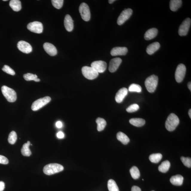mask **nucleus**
Returning <instances> with one entry per match:
<instances>
[{
	"instance_id": "nucleus-1",
	"label": "nucleus",
	"mask_w": 191,
	"mask_h": 191,
	"mask_svg": "<svg viewBox=\"0 0 191 191\" xmlns=\"http://www.w3.org/2000/svg\"><path fill=\"white\" fill-rule=\"evenodd\" d=\"M179 120L178 117L174 113H171L168 117L165 123V127L168 131L172 132L178 126Z\"/></svg>"
},
{
	"instance_id": "nucleus-2",
	"label": "nucleus",
	"mask_w": 191,
	"mask_h": 191,
	"mask_svg": "<svg viewBox=\"0 0 191 191\" xmlns=\"http://www.w3.org/2000/svg\"><path fill=\"white\" fill-rule=\"evenodd\" d=\"M64 167L62 165L58 164H50L44 167L43 172L48 175L55 174L62 171Z\"/></svg>"
},
{
	"instance_id": "nucleus-3",
	"label": "nucleus",
	"mask_w": 191,
	"mask_h": 191,
	"mask_svg": "<svg viewBox=\"0 0 191 191\" xmlns=\"http://www.w3.org/2000/svg\"><path fill=\"white\" fill-rule=\"evenodd\" d=\"M158 82V78L155 75H152L148 77L145 82V85L148 91L153 93L157 88Z\"/></svg>"
},
{
	"instance_id": "nucleus-4",
	"label": "nucleus",
	"mask_w": 191,
	"mask_h": 191,
	"mask_svg": "<svg viewBox=\"0 0 191 191\" xmlns=\"http://www.w3.org/2000/svg\"><path fill=\"white\" fill-rule=\"evenodd\" d=\"M1 90L3 96L9 102H13L16 101V93L14 90L7 86H3L1 87Z\"/></svg>"
},
{
	"instance_id": "nucleus-5",
	"label": "nucleus",
	"mask_w": 191,
	"mask_h": 191,
	"mask_svg": "<svg viewBox=\"0 0 191 191\" xmlns=\"http://www.w3.org/2000/svg\"><path fill=\"white\" fill-rule=\"evenodd\" d=\"M51 98L49 96H46L43 98H40L35 101L32 103L31 109L33 111H37L44 107L51 101Z\"/></svg>"
},
{
	"instance_id": "nucleus-6",
	"label": "nucleus",
	"mask_w": 191,
	"mask_h": 191,
	"mask_svg": "<svg viewBox=\"0 0 191 191\" xmlns=\"http://www.w3.org/2000/svg\"><path fill=\"white\" fill-rule=\"evenodd\" d=\"M82 72L85 77L88 80H93L97 78L98 73L91 67L84 66L82 68Z\"/></svg>"
},
{
	"instance_id": "nucleus-7",
	"label": "nucleus",
	"mask_w": 191,
	"mask_h": 191,
	"mask_svg": "<svg viewBox=\"0 0 191 191\" xmlns=\"http://www.w3.org/2000/svg\"><path fill=\"white\" fill-rule=\"evenodd\" d=\"M186 72V66L181 63L177 66L175 71V80L177 82L180 83L184 80Z\"/></svg>"
},
{
	"instance_id": "nucleus-8",
	"label": "nucleus",
	"mask_w": 191,
	"mask_h": 191,
	"mask_svg": "<svg viewBox=\"0 0 191 191\" xmlns=\"http://www.w3.org/2000/svg\"><path fill=\"white\" fill-rule=\"evenodd\" d=\"M79 11L83 20L85 21L90 20V11L89 7L86 3H83L81 4L79 7Z\"/></svg>"
},
{
	"instance_id": "nucleus-9",
	"label": "nucleus",
	"mask_w": 191,
	"mask_h": 191,
	"mask_svg": "<svg viewBox=\"0 0 191 191\" xmlns=\"http://www.w3.org/2000/svg\"><path fill=\"white\" fill-rule=\"evenodd\" d=\"M133 11L131 9H125L121 13L117 20V24L119 25H121L128 20L132 16Z\"/></svg>"
},
{
	"instance_id": "nucleus-10",
	"label": "nucleus",
	"mask_w": 191,
	"mask_h": 191,
	"mask_svg": "<svg viewBox=\"0 0 191 191\" xmlns=\"http://www.w3.org/2000/svg\"><path fill=\"white\" fill-rule=\"evenodd\" d=\"M27 28L30 31L38 34L41 33L43 30L42 23L38 21L29 23L27 26Z\"/></svg>"
},
{
	"instance_id": "nucleus-11",
	"label": "nucleus",
	"mask_w": 191,
	"mask_h": 191,
	"mask_svg": "<svg viewBox=\"0 0 191 191\" xmlns=\"http://www.w3.org/2000/svg\"><path fill=\"white\" fill-rule=\"evenodd\" d=\"M191 20L190 18H187L183 21L178 30V33L181 36H185L188 34L191 25Z\"/></svg>"
},
{
	"instance_id": "nucleus-12",
	"label": "nucleus",
	"mask_w": 191,
	"mask_h": 191,
	"mask_svg": "<svg viewBox=\"0 0 191 191\" xmlns=\"http://www.w3.org/2000/svg\"><path fill=\"white\" fill-rule=\"evenodd\" d=\"M107 67V63L105 62L102 61H94L91 64V67L98 73H102L105 72Z\"/></svg>"
},
{
	"instance_id": "nucleus-13",
	"label": "nucleus",
	"mask_w": 191,
	"mask_h": 191,
	"mask_svg": "<svg viewBox=\"0 0 191 191\" xmlns=\"http://www.w3.org/2000/svg\"><path fill=\"white\" fill-rule=\"evenodd\" d=\"M17 47L19 50L23 53L29 54L32 51V46L25 41H19L17 43Z\"/></svg>"
},
{
	"instance_id": "nucleus-14",
	"label": "nucleus",
	"mask_w": 191,
	"mask_h": 191,
	"mask_svg": "<svg viewBox=\"0 0 191 191\" xmlns=\"http://www.w3.org/2000/svg\"><path fill=\"white\" fill-rule=\"evenodd\" d=\"M122 62V59L120 58H115L111 60L109 62V70L111 73L115 72Z\"/></svg>"
},
{
	"instance_id": "nucleus-15",
	"label": "nucleus",
	"mask_w": 191,
	"mask_h": 191,
	"mask_svg": "<svg viewBox=\"0 0 191 191\" xmlns=\"http://www.w3.org/2000/svg\"><path fill=\"white\" fill-rule=\"evenodd\" d=\"M43 48L45 51L51 56H55L57 55V51L56 48L53 44L46 42L43 45Z\"/></svg>"
},
{
	"instance_id": "nucleus-16",
	"label": "nucleus",
	"mask_w": 191,
	"mask_h": 191,
	"mask_svg": "<svg viewBox=\"0 0 191 191\" xmlns=\"http://www.w3.org/2000/svg\"><path fill=\"white\" fill-rule=\"evenodd\" d=\"M128 94V90L126 88H123L120 89L117 92L115 97L116 101L120 103Z\"/></svg>"
},
{
	"instance_id": "nucleus-17",
	"label": "nucleus",
	"mask_w": 191,
	"mask_h": 191,
	"mask_svg": "<svg viewBox=\"0 0 191 191\" xmlns=\"http://www.w3.org/2000/svg\"><path fill=\"white\" fill-rule=\"evenodd\" d=\"M128 52L127 48L125 47H116L113 48L111 52L112 56L126 55Z\"/></svg>"
},
{
	"instance_id": "nucleus-18",
	"label": "nucleus",
	"mask_w": 191,
	"mask_h": 191,
	"mask_svg": "<svg viewBox=\"0 0 191 191\" xmlns=\"http://www.w3.org/2000/svg\"><path fill=\"white\" fill-rule=\"evenodd\" d=\"M64 26L65 29L69 32L72 31L74 28L73 21L72 17L69 15H67L65 17Z\"/></svg>"
},
{
	"instance_id": "nucleus-19",
	"label": "nucleus",
	"mask_w": 191,
	"mask_h": 191,
	"mask_svg": "<svg viewBox=\"0 0 191 191\" xmlns=\"http://www.w3.org/2000/svg\"><path fill=\"white\" fill-rule=\"evenodd\" d=\"M158 30L156 28L148 30L144 34V38L146 40H150L155 38L158 33Z\"/></svg>"
},
{
	"instance_id": "nucleus-20",
	"label": "nucleus",
	"mask_w": 191,
	"mask_h": 191,
	"mask_svg": "<svg viewBox=\"0 0 191 191\" xmlns=\"http://www.w3.org/2000/svg\"><path fill=\"white\" fill-rule=\"evenodd\" d=\"M161 45L159 42H154L150 44L146 48V51L148 54L151 55L153 54L159 49Z\"/></svg>"
},
{
	"instance_id": "nucleus-21",
	"label": "nucleus",
	"mask_w": 191,
	"mask_h": 191,
	"mask_svg": "<svg viewBox=\"0 0 191 191\" xmlns=\"http://www.w3.org/2000/svg\"><path fill=\"white\" fill-rule=\"evenodd\" d=\"M184 178L182 175H177L171 177L170 181L173 185L175 186H181L182 185Z\"/></svg>"
},
{
	"instance_id": "nucleus-22",
	"label": "nucleus",
	"mask_w": 191,
	"mask_h": 191,
	"mask_svg": "<svg viewBox=\"0 0 191 191\" xmlns=\"http://www.w3.org/2000/svg\"><path fill=\"white\" fill-rule=\"evenodd\" d=\"M182 4V1L181 0H171L170 1L169 7L171 10L175 11L180 8Z\"/></svg>"
},
{
	"instance_id": "nucleus-23",
	"label": "nucleus",
	"mask_w": 191,
	"mask_h": 191,
	"mask_svg": "<svg viewBox=\"0 0 191 191\" xmlns=\"http://www.w3.org/2000/svg\"><path fill=\"white\" fill-rule=\"evenodd\" d=\"M9 6L15 11H20L22 8L21 1L19 0H11L10 1Z\"/></svg>"
},
{
	"instance_id": "nucleus-24",
	"label": "nucleus",
	"mask_w": 191,
	"mask_h": 191,
	"mask_svg": "<svg viewBox=\"0 0 191 191\" xmlns=\"http://www.w3.org/2000/svg\"><path fill=\"white\" fill-rule=\"evenodd\" d=\"M30 145V142L29 141L23 145L21 149V153L23 155L26 157H29L31 155L32 153L29 148Z\"/></svg>"
},
{
	"instance_id": "nucleus-25",
	"label": "nucleus",
	"mask_w": 191,
	"mask_h": 191,
	"mask_svg": "<svg viewBox=\"0 0 191 191\" xmlns=\"http://www.w3.org/2000/svg\"><path fill=\"white\" fill-rule=\"evenodd\" d=\"M117 140L123 144H127L130 142V139L128 136L122 132H119L117 133Z\"/></svg>"
},
{
	"instance_id": "nucleus-26",
	"label": "nucleus",
	"mask_w": 191,
	"mask_h": 191,
	"mask_svg": "<svg viewBox=\"0 0 191 191\" xmlns=\"http://www.w3.org/2000/svg\"><path fill=\"white\" fill-rule=\"evenodd\" d=\"M131 124L136 127H141L145 124L146 121L142 118H134L131 119L129 121Z\"/></svg>"
},
{
	"instance_id": "nucleus-27",
	"label": "nucleus",
	"mask_w": 191,
	"mask_h": 191,
	"mask_svg": "<svg viewBox=\"0 0 191 191\" xmlns=\"http://www.w3.org/2000/svg\"><path fill=\"white\" fill-rule=\"evenodd\" d=\"M170 163L169 161H164L158 167V169L162 173L166 172L168 171L170 167Z\"/></svg>"
},
{
	"instance_id": "nucleus-28",
	"label": "nucleus",
	"mask_w": 191,
	"mask_h": 191,
	"mask_svg": "<svg viewBox=\"0 0 191 191\" xmlns=\"http://www.w3.org/2000/svg\"><path fill=\"white\" fill-rule=\"evenodd\" d=\"M96 122L97 124V129L98 132L103 130L107 124L105 120L101 117H98L96 119Z\"/></svg>"
},
{
	"instance_id": "nucleus-29",
	"label": "nucleus",
	"mask_w": 191,
	"mask_h": 191,
	"mask_svg": "<svg viewBox=\"0 0 191 191\" xmlns=\"http://www.w3.org/2000/svg\"><path fill=\"white\" fill-rule=\"evenodd\" d=\"M108 188L109 191H119L118 186L113 179H110L108 181Z\"/></svg>"
},
{
	"instance_id": "nucleus-30",
	"label": "nucleus",
	"mask_w": 191,
	"mask_h": 191,
	"mask_svg": "<svg viewBox=\"0 0 191 191\" xmlns=\"http://www.w3.org/2000/svg\"><path fill=\"white\" fill-rule=\"evenodd\" d=\"M162 158V155L160 153L153 154L150 155L149 159L150 161L154 163H158L161 161Z\"/></svg>"
},
{
	"instance_id": "nucleus-31",
	"label": "nucleus",
	"mask_w": 191,
	"mask_h": 191,
	"mask_svg": "<svg viewBox=\"0 0 191 191\" xmlns=\"http://www.w3.org/2000/svg\"><path fill=\"white\" fill-rule=\"evenodd\" d=\"M130 171L131 175L133 179H136L139 178L140 173L139 170L137 167L134 166L130 169Z\"/></svg>"
},
{
	"instance_id": "nucleus-32",
	"label": "nucleus",
	"mask_w": 191,
	"mask_h": 191,
	"mask_svg": "<svg viewBox=\"0 0 191 191\" xmlns=\"http://www.w3.org/2000/svg\"><path fill=\"white\" fill-rule=\"evenodd\" d=\"M24 78L26 81L34 80L36 82H39L40 79L38 78L36 74H34L30 73H28L24 75Z\"/></svg>"
},
{
	"instance_id": "nucleus-33",
	"label": "nucleus",
	"mask_w": 191,
	"mask_h": 191,
	"mask_svg": "<svg viewBox=\"0 0 191 191\" xmlns=\"http://www.w3.org/2000/svg\"><path fill=\"white\" fill-rule=\"evenodd\" d=\"M17 139V135L16 132L14 131L11 132L9 135L8 141L9 143L13 144L16 142Z\"/></svg>"
},
{
	"instance_id": "nucleus-34",
	"label": "nucleus",
	"mask_w": 191,
	"mask_h": 191,
	"mask_svg": "<svg viewBox=\"0 0 191 191\" xmlns=\"http://www.w3.org/2000/svg\"><path fill=\"white\" fill-rule=\"evenodd\" d=\"M129 90L130 92H140L142 91V88L140 85L132 84L129 86Z\"/></svg>"
},
{
	"instance_id": "nucleus-35",
	"label": "nucleus",
	"mask_w": 191,
	"mask_h": 191,
	"mask_svg": "<svg viewBox=\"0 0 191 191\" xmlns=\"http://www.w3.org/2000/svg\"><path fill=\"white\" fill-rule=\"evenodd\" d=\"M64 1L63 0H52V4L55 8L59 9L62 7Z\"/></svg>"
},
{
	"instance_id": "nucleus-36",
	"label": "nucleus",
	"mask_w": 191,
	"mask_h": 191,
	"mask_svg": "<svg viewBox=\"0 0 191 191\" xmlns=\"http://www.w3.org/2000/svg\"><path fill=\"white\" fill-rule=\"evenodd\" d=\"M181 159L183 164L189 168H191V159L190 158L182 157H181Z\"/></svg>"
},
{
	"instance_id": "nucleus-37",
	"label": "nucleus",
	"mask_w": 191,
	"mask_h": 191,
	"mask_svg": "<svg viewBox=\"0 0 191 191\" xmlns=\"http://www.w3.org/2000/svg\"><path fill=\"white\" fill-rule=\"evenodd\" d=\"M139 106L137 104H134L127 108L126 111L129 113H132L136 111L139 109Z\"/></svg>"
},
{
	"instance_id": "nucleus-38",
	"label": "nucleus",
	"mask_w": 191,
	"mask_h": 191,
	"mask_svg": "<svg viewBox=\"0 0 191 191\" xmlns=\"http://www.w3.org/2000/svg\"><path fill=\"white\" fill-rule=\"evenodd\" d=\"M2 70L7 74L12 75V76H14L15 74V71H13V69L10 68L8 65H5L4 66Z\"/></svg>"
},
{
	"instance_id": "nucleus-39",
	"label": "nucleus",
	"mask_w": 191,
	"mask_h": 191,
	"mask_svg": "<svg viewBox=\"0 0 191 191\" xmlns=\"http://www.w3.org/2000/svg\"><path fill=\"white\" fill-rule=\"evenodd\" d=\"M9 163L8 159L4 156L0 155V164H7Z\"/></svg>"
},
{
	"instance_id": "nucleus-40",
	"label": "nucleus",
	"mask_w": 191,
	"mask_h": 191,
	"mask_svg": "<svg viewBox=\"0 0 191 191\" xmlns=\"http://www.w3.org/2000/svg\"><path fill=\"white\" fill-rule=\"evenodd\" d=\"M57 136L59 138L62 139L64 137L65 135L63 132H59L57 133Z\"/></svg>"
},
{
	"instance_id": "nucleus-41",
	"label": "nucleus",
	"mask_w": 191,
	"mask_h": 191,
	"mask_svg": "<svg viewBox=\"0 0 191 191\" xmlns=\"http://www.w3.org/2000/svg\"><path fill=\"white\" fill-rule=\"evenodd\" d=\"M5 189V183L2 181H0V191H3Z\"/></svg>"
},
{
	"instance_id": "nucleus-42",
	"label": "nucleus",
	"mask_w": 191,
	"mask_h": 191,
	"mask_svg": "<svg viewBox=\"0 0 191 191\" xmlns=\"http://www.w3.org/2000/svg\"><path fill=\"white\" fill-rule=\"evenodd\" d=\"M132 191H141V190L139 187L136 186H134L132 187Z\"/></svg>"
},
{
	"instance_id": "nucleus-43",
	"label": "nucleus",
	"mask_w": 191,
	"mask_h": 191,
	"mask_svg": "<svg viewBox=\"0 0 191 191\" xmlns=\"http://www.w3.org/2000/svg\"><path fill=\"white\" fill-rule=\"evenodd\" d=\"M56 125L57 128H61L62 126V123L60 121H58L56 123Z\"/></svg>"
},
{
	"instance_id": "nucleus-44",
	"label": "nucleus",
	"mask_w": 191,
	"mask_h": 191,
	"mask_svg": "<svg viewBox=\"0 0 191 191\" xmlns=\"http://www.w3.org/2000/svg\"><path fill=\"white\" fill-rule=\"evenodd\" d=\"M188 86L189 89H190L191 91V82H190L188 83Z\"/></svg>"
},
{
	"instance_id": "nucleus-45",
	"label": "nucleus",
	"mask_w": 191,
	"mask_h": 191,
	"mask_svg": "<svg viewBox=\"0 0 191 191\" xmlns=\"http://www.w3.org/2000/svg\"><path fill=\"white\" fill-rule=\"evenodd\" d=\"M115 1V0H109V4H112L113 2H114Z\"/></svg>"
},
{
	"instance_id": "nucleus-46",
	"label": "nucleus",
	"mask_w": 191,
	"mask_h": 191,
	"mask_svg": "<svg viewBox=\"0 0 191 191\" xmlns=\"http://www.w3.org/2000/svg\"><path fill=\"white\" fill-rule=\"evenodd\" d=\"M188 114L189 115V116H190V118L191 119V109H190L189 110Z\"/></svg>"
},
{
	"instance_id": "nucleus-47",
	"label": "nucleus",
	"mask_w": 191,
	"mask_h": 191,
	"mask_svg": "<svg viewBox=\"0 0 191 191\" xmlns=\"http://www.w3.org/2000/svg\"><path fill=\"white\" fill-rule=\"evenodd\" d=\"M4 1H7V0H3Z\"/></svg>"
},
{
	"instance_id": "nucleus-48",
	"label": "nucleus",
	"mask_w": 191,
	"mask_h": 191,
	"mask_svg": "<svg viewBox=\"0 0 191 191\" xmlns=\"http://www.w3.org/2000/svg\"></svg>"
}]
</instances>
